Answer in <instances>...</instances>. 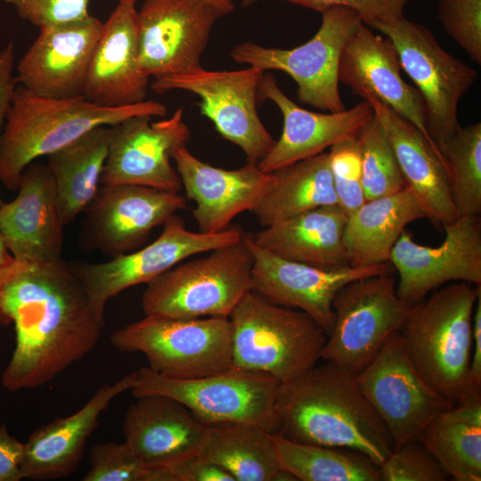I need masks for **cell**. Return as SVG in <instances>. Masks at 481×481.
Returning <instances> with one entry per match:
<instances>
[{
  "label": "cell",
  "instance_id": "39",
  "mask_svg": "<svg viewBox=\"0 0 481 481\" xmlns=\"http://www.w3.org/2000/svg\"><path fill=\"white\" fill-rule=\"evenodd\" d=\"M328 155L338 205L349 216L366 201L358 138L332 145Z\"/></svg>",
  "mask_w": 481,
  "mask_h": 481
},
{
  "label": "cell",
  "instance_id": "3",
  "mask_svg": "<svg viewBox=\"0 0 481 481\" xmlns=\"http://www.w3.org/2000/svg\"><path fill=\"white\" fill-rule=\"evenodd\" d=\"M167 107L149 100L123 107L98 105L84 95L45 98L16 86L0 141V182L18 189L24 168L37 158L66 146L92 129L140 115L164 117Z\"/></svg>",
  "mask_w": 481,
  "mask_h": 481
},
{
  "label": "cell",
  "instance_id": "40",
  "mask_svg": "<svg viewBox=\"0 0 481 481\" xmlns=\"http://www.w3.org/2000/svg\"><path fill=\"white\" fill-rule=\"evenodd\" d=\"M438 20L446 34L481 64V0H438Z\"/></svg>",
  "mask_w": 481,
  "mask_h": 481
},
{
  "label": "cell",
  "instance_id": "7",
  "mask_svg": "<svg viewBox=\"0 0 481 481\" xmlns=\"http://www.w3.org/2000/svg\"><path fill=\"white\" fill-rule=\"evenodd\" d=\"M110 341L121 352L143 354L150 369L169 379L201 378L232 366L229 317L145 315L114 330Z\"/></svg>",
  "mask_w": 481,
  "mask_h": 481
},
{
  "label": "cell",
  "instance_id": "32",
  "mask_svg": "<svg viewBox=\"0 0 481 481\" xmlns=\"http://www.w3.org/2000/svg\"><path fill=\"white\" fill-rule=\"evenodd\" d=\"M110 134V126L95 127L46 156L65 225L86 210L98 194Z\"/></svg>",
  "mask_w": 481,
  "mask_h": 481
},
{
  "label": "cell",
  "instance_id": "25",
  "mask_svg": "<svg viewBox=\"0 0 481 481\" xmlns=\"http://www.w3.org/2000/svg\"><path fill=\"white\" fill-rule=\"evenodd\" d=\"M18 191L13 200L0 204V235L5 248L19 259H61L65 224L48 166L29 164Z\"/></svg>",
  "mask_w": 481,
  "mask_h": 481
},
{
  "label": "cell",
  "instance_id": "28",
  "mask_svg": "<svg viewBox=\"0 0 481 481\" xmlns=\"http://www.w3.org/2000/svg\"><path fill=\"white\" fill-rule=\"evenodd\" d=\"M391 144L406 186L435 224L457 217L449 186L446 162L440 151L412 123L371 96H366Z\"/></svg>",
  "mask_w": 481,
  "mask_h": 481
},
{
  "label": "cell",
  "instance_id": "13",
  "mask_svg": "<svg viewBox=\"0 0 481 481\" xmlns=\"http://www.w3.org/2000/svg\"><path fill=\"white\" fill-rule=\"evenodd\" d=\"M264 74V70L249 66L238 70L201 68L154 79L151 88L158 94L184 90L199 96L200 113L224 139L243 151L248 162L257 164L275 143L257 110V90Z\"/></svg>",
  "mask_w": 481,
  "mask_h": 481
},
{
  "label": "cell",
  "instance_id": "47",
  "mask_svg": "<svg viewBox=\"0 0 481 481\" xmlns=\"http://www.w3.org/2000/svg\"><path fill=\"white\" fill-rule=\"evenodd\" d=\"M469 381L473 389L481 392V296L472 315V348L469 363Z\"/></svg>",
  "mask_w": 481,
  "mask_h": 481
},
{
  "label": "cell",
  "instance_id": "35",
  "mask_svg": "<svg viewBox=\"0 0 481 481\" xmlns=\"http://www.w3.org/2000/svg\"><path fill=\"white\" fill-rule=\"evenodd\" d=\"M282 470L301 481H381L379 466L350 449L295 442L271 433Z\"/></svg>",
  "mask_w": 481,
  "mask_h": 481
},
{
  "label": "cell",
  "instance_id": "24",
  "mask_svg": "<svg viewBox=\"0 0 481 481\" xmlns=\"http://www.w3.org/2000/svg\"><path fill=\"white\" fill-rule=\"evenodd\" d=\"M401 71L391 41L373 33L363 22L342 51L338 81L348 86L354 94L363 99L371 96L387 105L414 125L437 148L427 129L420 94L403 78Z\"/></svg>",
  "mask_w": 481,
  "mask_h": 481
},
{
  "label": "cell",
  "instance_id": "46",
  "mask_svg": "<svg viewBox=\"0 0 481 481\" xmlns=\"http://www.w3.org/2000/svg\"><path fill=\"white\" fill-rule=\"evenodd\" d=\"M14 45L10 42L0 50V141L5 123L6 114L17 86L13 75Z\"/></svg>",
  "mask_w": 481,
  "mask_h": 481
},
{
  "label": "cell",
  "instance_id": "43",
  "mask_svg": "<svg viewBox=\"0 0 481 481\" xmlns=\"http://www.w3.org/2000/svg\"><path fill=\"white\" fill-rule=\"evenodd\" d=\"M256 0H243L248 5ZM288 2L322 12L335 6H345L359 13L364 24L371 27L404 16V10L409 0H286Z\"/></svg>",
  "mask_w": 481,
  "mask_h": 481
},
{
  "label": "cell",
  "instance_id": "12",
  "mask_svg": "<svg viewBox=\"0 0 481 481\" xmlns=\"http://www.w3.org/2000/svg\"><path fill=\"white\" fill-rule=\"evenodd\" d=\"M163 226L155 240L138 250L118 255L107 262L71 265L104 326L110 298L130 287L151 281L193 255L239 242L244 233L238 225H229L216 233L190 232L176 215Z\"/></svg>",
  "mask_w": 481,
  "mask_h": 481
},
{
  "label": "cell",
  "instance_id": "34",
  "mask_svg": "<svg viewBox=\"0 0 481 481\" xmlns=\"http://www.w3.org/2000/svg\"><path fill=\"white\" fill-rule=\"evenodd\" d=\"M272 174V185L251 211L263 227L319 207L338 205L328 153L299 160Z\"/></svg>",
  "mask_w": 481,
  "mask_h": 481
},
{
  "label": "cell",
  "instance_id": "9",
  "mask_svg": "<svg viewBox=\"0 0 481 481\" xmlns=\"http://www.w3.org/2000/svg\"><path fill=\"white\" fill-rule=\"evenodd\" d=\"M322 13L320 28L307 42L291 49L265 47L251 41L234 46L232 60L262 70H280L297 84L300 102L326 112L346 110L339 93L342 51L363 24L359 13L335 6Z\"/></svg>",
  "mask_w": 481,
  "mask_h": 481
},
{
  "label": "cell",
  "instance_id": "17",
  "mask_svg": "<svg viewBox=\"0 0 481 481\" xmlns=\"http://www.w3.org/2000/svg\"><path fill=\"white\" fill-rule=\"evenodd\" d=\"M217 18L204 0H145L138 11L143 71L157 79L201 69Z\"/></svg>",
  "mask_w": 481,
  "mask_h": 481
},
{
  "label": "cell",
  "instance_id": "41",
  "mask_svg": "<svg viewBox=\"0 0 481 481\" xmlns=\"http://www.w3.org/2000/svg\"><path fill=\"white\" fill-rule=\"evenodd\" d=\"M381 481H445L449 475L418 441L394 449L379 466Z\"/></svg>",
  "mask_w": 481,
  "mask_h": 481
},
{
  "label": "cell",
  "instance_id": "21",
  "mask_svg": "<svg viewBox=\"0 0 481 481\" xmlns=\"http://www.w3.org/2000/svg\"><path fill=\"white\" fill-rule=\"evenodd\" d=\"M257 95L258 99L272 101L283 118L279 140L257 164L265 173H273L316 156L339 142L358 137L363 127L374 117L373 109L366 101L338 112L307 110L290 100L271 74H264Z\"/></svg>",
  "mask_w": 481,
  "mask_h": 481
},
{
  "label": "cell",
  "instance_id": "36",
  "mask_svg": "<svg viewBox=\"0 0 481 481\" xmlns=\"http://www.w3.org/2000/svg\"><path fill=\"white\" fill-rule=\"evenodd\" d=\"M441 153L458 216L481 212V123L459 126Z\"/></svg>",
  "mask_w": 481,
  "mask_h": 481
},
{
  "label": "cell",
  "instance_id": "22",
  "mask_svg": "<svg viewBox=\"0 0 481 481\" xmlns=\"http://www.w3.org/2000/svg\"><path fill=\"white\" fill-rule=\"evenodd\" d=\"M172 159L186 197L196 204L192 213L203 233L221 232L239 214L252 211L273 181V174L256 163L231 170L216 167L197 159L186 145L175 149Z\"/></svg>",
  "mask_w": 481,
  "mask_h": 481
},
{
  "label": "cell",
  "instance_id": "20",
  "mask_svg": "<svg viewBox=\"0 0 481 481\" xmlns=\"http://www.w3.org/2000/svg\"><path fill=\"white\" fill-rule=\"evenodd\" d=\"M186 208L178 192L136 184L102 185L86 209V237L111 256L144 242L151 232Z\"/></svg>",
  "mask_w": 481,
  "mask_h": 481
},
{
  "label": "cell",
  "instance_id": "4",
  "mask_svg": "<svg viewBox=\"0 0 481 481\" xmlns=\"http://www.w3.org/2000/svg\"><path fill=\"white\" fill-rule=\"evenodd\" d=\"M481 286L455 281L408 306L398 331L422 379L453 404L481 393L469 381L472 315Z\"/></svg>",
  "mask_w": 481,
  "mask_h": 481
},
{
  "label": "cell",
  "instance_id": "10",
  "mask_svg": "<svg viewBox=\"0 0 481 481\" xmlns=\"http://www.w3.org/2000/svg\"><path fill=\"white\" fill-rule=\"evenodd\" d=\"M371 28L393 44L402 70L420 94L428 132L441 152L460 126L458 106L477 70L446 52L428 28L404 16Z\"/></svg>",
  "mask_w": 481,
  "mask_h": 481
},
{
  "label": "cell",
  "instance_id": "29",
  "mask_svg": "<svg viewBox=\"0 0 481 481\" xmlns=\"http://www.w3.org/2000/svg\"><path fill=\"white\" fill-rule=\"evenodd\" d=\"M347 215L338 205L319 207L249 234L264 249L281 258L322 269L349 265L344 243Z\"/></svg>",
  "mask_w": 481,
  "mask_h": 481
},
{
  "label": "cell",
  "instance_id": "2",
  "mask_svg": "<svg viewBox=\"0 0 481 481\" xmlns=\"http://www.w3.org/2000/svg\"><path fill=\"white\" fill-rule=\"evenodd\" d=\"M275 422L274 433L288 439L354 450L378 466L393 451L390 435L355 374L331 362L281 382Z\"/></svg>",
  "mask_w": 481,
  "mask_h": 481
},
{
  "label": "cell",
  "instance_id": "15",
  "mask_svg": "<svg viewBox=\"0 0 481 481\" xmlns=\"http://www.w3.org/2000/svg\"><path fill=\"white\" fill-rule=\"evenodd\" d=\"M445 236L437 247L417 243L404 231L394 245L389 264L398 273L396 292L412 306L447 282L481 286V220L458 216L443 226Z\"/></svg>",
  "mask_w": 481,
  "mask_h": 481
},
{
  "label": "cell",
  "instance_id": "37",
  "mask_svg": "<svg viewBox=\"0 0 481 481\" xmlns=\"http://www.w3.org/2000/svg\"><path fill=\"white\" fill-rule=\"evenodd\" d=\"M362 183L366 200L397 193L406 187L395 152L378 119L361 130Z\"/></svg>",
  "mask_w": 481,
  "mask_h": 481
},
{
  "label": "cell",
  "instance_id": "44",
  "mask_svg": "<svg viewBox=\"0 0 481 481\" xmlns=\"http://www.w3.org/2000/svg\"><path fill=\"white\" fill-rule=\"evenodd\" d=\"M167 468L176 481H234L227 471L200 453L183 458Z\"/></svg>",
  "mask_w": 481,
  "mask_h": 481
},
{
  "label": "cell",
  "instance_id": "19",
  "mask_svg": "<svg viewBox=\"0 0 481 481\" xmlns=\"http://www.w3.org/2000/svg\"><path fill=\"white\" fill-rule=\"evenodd\" d=\"M102 23L91 15L40 27L17 66V82L36 95L64 99L83 95Z\"/></svg>",
  "mask_w": 481,
  "mask_h": 481
},
{
  "label": "cell",
  "instance_id": "6",
  "mask_svg": "<svg viewBox=\"0 0 481 481\" xmlns=\"http://www.w3.org/2000/svg\"><path fill=\"white\" fill-rule=\"evenodd\" d=\"M252 265L243 239L179 263L147 283L143 310L145 315L170 318L229 317L251 290Z\"/></svg>",
  "mask_w": 481,
  "mask_h": 481
},
{
  "label": "cell",
  "instance_id": "8",
  "mask_svg": "<svg viewBox=\"0 0 481 481\" xmlns=\"http://www.w3.org/2000/svg\"><path fill=\"white\" fill-rule=\"evenodd\" d=\"M134 397L164 395L184 404L206 425L246 423L276 430L275 404L281 382L258 371L230 367L208 376L175 379L151 369L135 371Z\"/></svg>",
  "mask_w": 481,
  "mask_h": 481
},
{
  "label": "cell",
  "instance_id": "42",
  "mask_svg": "<svg viewBox=\"0 0 481 481\" xmlns=\"http://www.w3.org/2000/svg\"><path fill=\"white\" fill-rule=\"evenodd\" d=\"M19 15L37 27L87 17L90 0H5Z\"/></svg>",
  "mask_w": 481,
  "mask_h": 481
},
{
  "label": "cell",
  "instance_id": "27",
  "mask_svg": "<svg viewBox=\"0 0 481 481\" xmlns=\"http://www.w3.org/2000/svg\"><path fill=\"white\" fill-rule=\"evenodd\" d=\"M135 371L113 384L102 386L77 412L39 427L24 443L23 478L51 480L70 476L77 469L88 437L110 402L130 391Z\"/></svg>",
  "mask_w": 481,
  "mask_h": 481
},
{
  "label": "cell",
  "instance_id": "1",
  "mask_svg": "<svg viewBox=\"0 0 481 481\" xmlns=\"http://www.w3.org/2000/svg\"><path fill=\"white\" fill-rule=\"evenodd\" d=\"M0 324L15 330L1 378L12 392L53 380L95 346L105 327L71 265L13 257L0 267Z\"/></svg>",
  "mask_w": 481,
  "mask_h": 481
},
{
  "label": "cell",
  "instance_id": "45",
  "mask_svg": "<svg viewBox=\"0 0 481 481\" xmlns=\"http://www.w3.org/2000/svg\"><path fill=\"white\" fill-rule=\"evenodd\" d=\"M24 443L9 435L4 424L0 426V481L22 479L21 462Z\"/></svg>",
  "mask_w": 481,
  "mask_h": 481
},
{
  "label": "cell",
  "instance_id": "14",
  "mask_svg": "<svg viewBox=\"0 0 481 481\" xmlns=\"http://www.w3.org/2000/svg\"><path fill=\"white\" fill-rule=\"evenodd\" d=\"M355 379L387 428L393 450L420 440L428 424L453 405L422 379L409 359L398 332L386 340Z\"/></svg>",
  "mask_w": 481,
  "mask_h": 481
},
{
  "label": "cell",
  "instance_id": "23",
  "mask_svg": "<svg viewBox=\"0 0 481 481\" xmlns=\"http://www.w3.org/2000/svg\"><path fill=\"white\" fill-rule=\"evenodd\" d=\"M149 77L140 63L135 2H118L101 33L89 63L83 95L105 107L145 101Z\"/></svg>",
  "mask_w": 481,
  "mask_h": 481
},
{
  "label": "cell",
  "instance_id": "5",
  "mask_svg": "<svg viewBox=\"0 0 481 481\" xmlns=\"http://www.w3.org/2000/svg\"><path fill=\"white\" fill-rule=\"evenodd\" d=\"M232 366L292 379L321 360L324 330L307 314L249 290L229 316Z\"/></svg>",
  "mask_w": 481,
  "mask_h": 481
},
{
  "label": "cell",
  "instance_id": "11",
  "mask_svg": "<svg viewBox=\"0 0 481 481\" xmlns=\"http://www.w3.org/2000/svg\"><path fill=\"white\" fill-rule=\"evenodd\" d=\"M408 306L397 295L391 272L346 283L333 298V327L321 359L357 374L400 330Z\"/></svg>",
  "mask_w": 481,
  "mask_h": 481
},
{
  "label": "cell",
  "instance_id": "38",
  "mask_svg": "<svg viewBox=\"0 0 481 481\" xmlns=\"http://www.w3.org/2000/svg\"><path fill=\"white\" fill-rule=\"evenodd\" d=\"M83 481H176L167 467L148 464L124 443H100L90 453Z\"/></svg>",
  "mask_w": 481,
  "mask_h": 481
},
{
  "label": "cell",
  "instance_id": "26",
  "mask_svg": "<svg viewBox=\"0 0 481 481\" xmlns=\"http://www.w3.org/2000/svg\"><path fill=\"white\" fill-rule=\"evenodd\" d=\"M125 413V444L143 461L167 467L203 447L209 427L181 402L164 395L135 397Z\"/></svg>",
  "mask_w": 481,
  "mask_h": 481
},
{
  "label": "cell",
  "instance_id": "31",
  "mask_svg": "<svg viewBox=\"0 0 481 481\" xmlns=\"http://www.w3.org/2000/svg\"><path fill=\"white\" fill-rule=\"evenodd\" d=\"M420 442L456 481L481 480V393L438 413Z\"/></svg>",
  "mask_w": 481,
  "mask_h": 481
},
{
  "label": "cell",
  "instance_id": "30",
  "mask_svg": "<svg viewBox=\"0 0 481 481\" xmlns=\"http://www.w3.org/2000/svg\"><path fill=\"white\" fill-rule=\"evenodd\" d=\"M421 218L426 215L407 186L397 193L366 200L347 216L344 243L349 265L389 263L391 250L406 226Z\"/></svg>",
  "mask_w": 481,
  "mask_h": 481
},
{
  "label": "cell",
  "instance_id": "33",
  "mask_svg": "<svg viewBox=\"0 0 481 481\" xmlns=\"http://www.w3.org/2000/svg\"><path fill=\"white\" fill-rule=\"evenodd\" d=\"M207 440L199 452L227 471L234 481L296 480L281 469L271 433L246 423L208 425Z\"/></svg>",
  "mask_w": 481,
  "mask_h": 481
},
{
  "label": "cell",
  "instance_id": "48",
  "mask_svg": "<svg viewBox=\"0 0 481 481\" xmlns=\"http://www.w3.org/2000/svg\"><path fill=\"white\" fill-rule=\"evenodd\" d=\"M115 1H118V3L123 2V1L136 2V0H115ZM204 1L207 2L215 10V12H216L219 18L232 12L235 9L232 0H204Z\"/></svg>",
  "mask_w": 481,
  "mask_h": 481
},
{
  "label": "cell",
  "instance_id": "16",
  "mask_svg": "<svg viewBox=\"0 0 481 481\" xmlns=\"http://www.w3.org/2000/svg\"><path fill=\"white\" fill-rule=\"evenodd\" d=\"M152 118L135 116L110 126L102 185L136 184L172 192L182 189L171 159L175 150L186 145L191 137L183 110L167 118Z\"/></svg>",
  "mask_w": 481,
  "mask_h": 481
},
{
  "label": "cell",
  "instance_id": "18",
  "mask_svg": "<svg viewBox=\"0 0 481 481\" xmlns=\"http://www.w3.org/2000/svg\"><path fill=\"white\" fill-rule=\"evenodd\" d=\"M242 239L253 256L251 290L275 304L305 312L327 337L333 327L332 302L339 289L359 278L392 272L389 263L322 269L275 256L257 245L248 233Z\"/></svg>",
  "mask_w": 481,
  "mask_h": 481
},
{
  "label": "cell",
  "instance_id": "49",
  "mask_svg": "<svg viewBox=\"0 0 481 481\" xmlns=\"http://www.w3.org/2000/svg\"><path fill=\"white\" fill-rule=\"evenodd\" d=\"M2 203V200L0 199V204ZM12 258V256L9 254L7 249L5 248L2 237L0 235V267L6 265L11 259Z\"/></svg>",
  "mask_w": 481,
  "mask_h": 481
}]
</instances>
